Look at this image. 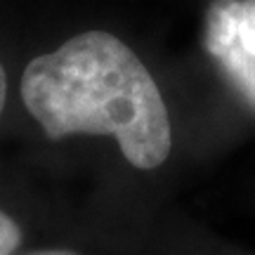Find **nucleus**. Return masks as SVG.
Returning a JSON list of instances; mask_svg holds the SVG:
<instances>
[{"label": "nucleus", "mask_w": 255, "mask_h": 255, "mask_svg": "<svg viewBox=\"0 0 255 255\" xmlns=\"http://www.w3.org/2000/svg\"><path fill=\"white\" fill-rule=\"evenodd\" d=\"M21 100L50 139L109 135L130 165L168 161L173 130L165 102L139 57L107 31H85L31 59Z\"/></svg>", "instance_id": "nucleus-1"}, {"label": "nucleus", "mask_w": 255, "mask_h": 255, "mask_svg": "<svg viewBox=\"0 0 255 255\" xmlns=\"http://www.w3.org/2000/svg\"><path fill=\"white\" fill-rule=\"evenodd\" d=\"M206 47L255 107V0H218L208 14Z\"/></svg>", "instance_id": "nucleus-2"}, {"label": "nucleus", "mask_w": 255, "mask_h": 255, "mask_svg": "<svg viewBox=\"0 0 255 255\" xmlns=\"http://www.w3.org/2000/svg\"><path fill=\"white\" fill-rule=\"evenodd\" d=\"M21 241V232L7 213L0 210V255H12Z\"/></svg>", "instance_id": "nucleus-3"}, {"label": "nucleus", "mask_w": 255, "mask_h": 255, "mask_svg": "<svg viewBox=\"0 0 255 255\" xmlns=\"http://www.w3.org/2000/svg\"><path fill=\"white\" fill-rule=\"evenodd\" d=\"M5 100H7V76H5V69L0 64V114H2V107H5Z\"/></svg>", "instance_id": "nucleus-4"}, {"label": "nucleus", "mask_w": 255, "mask_h": 255, "mask_svg": "<svg viewBox=\"0 0 255 255\" xmlns=\"http://www.w3.org/2000/svg\"><path fill=\"white\" fill-rule=\"evenodd\" d=\"M40 255H66V253H40Z\"/></svg>", "instance_id": "nucleus-5"}]
</instances>
